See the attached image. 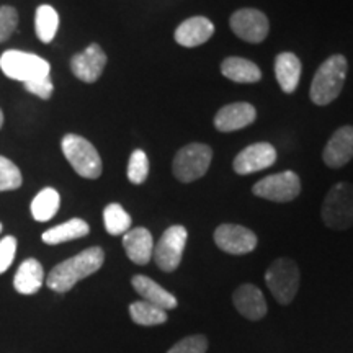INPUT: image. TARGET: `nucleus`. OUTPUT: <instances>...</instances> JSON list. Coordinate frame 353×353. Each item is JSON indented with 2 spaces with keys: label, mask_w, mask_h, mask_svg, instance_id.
<instances>
[{
  "label": "nucleus",
  "mask_w": 353,
  "mask_h": 353,
  "mask_svg": "<svg viewBox=\"0 0 353 353\" xmlns=\"http://www.w3.org/2000/svg\"><path fill=\"white\" fill-rule=\"evenodd\" d=\"M21 183H23V179H21L19 167L7 157L0 156V192L17 190L21 187Z\"/></svg>",
  "instance_id": "c85d7f7f"
},
{
  "label": "nucleus",
  "mask_w": 353,
  "mask_h": 353,
  "mask_svg": "<svg viewBox=\"0 0 353 353\" xmlns=\"http://www.w3.org/2000/svg\"><path fill=\"white\" fill-rule=\"evenodd\" d=\"M353 159V126L339 128L330 136L322 152V161L330 169H342Z\"/></svg>",
  "instance_id": "4468645a"
},
{
  "label": "nucleus",
  "mask_w": 353,
  "mask_h": 353,
  "mask_svg": "<svg viewBox=\"0 0 353 353\" xmlns=\"http://www.w3.org/2000/svg\"><path fill=\"white\" fill-rule=\"evenodd\" d=\"M64 157L82 179L95 180L101 175L103 164L95 145L79 134H65L61 143Z\"/></svg>",
  "instance_id": "20e7f679"
},
{
  "label": "nucleus",
  "mask_w": 353,
  "mask_h": 353,
  "mask_svg": "<svg viewBox=\"0 0 353 353\" xmlns=\"http://www.w3.org/2000/svg\"><path fill=\"white\" fill-rule=\"evenodd\" d=\"M188 241V231L180 224L165 229L157 244H154L152 259L162 272H175L182 262L185 245Z\"/></svg>",
  "instance_id": "6e6552de"
},
{
  "label": "nucleus",
  "mask_w": 353,
  "mask_h": 353,
  "mask_svg": "<svg viewBox=\"0 0 353 353\" xmlns=\"http://www.w3.org/2000/svg\"><path fill=\"white\" fill-rule=\"evenodd\" d=\"M17 239L13 236H6L0 241V275L6 273L15 259Z\"/></svg>",
  "instance_id": "2f4dec72"
},
{
  "label": "nucleus",
  "mask_w": 353,
  "mask_h": 353,
  "mask_svg": "<svg viewBox=\"0 0 353 353\" xmlns=\"http://www.w3.org/2000/svg\"><path fill=\"white\" fill-rule=\"evenodd\" d=\"M252 193L268 201L288 203L298 198L301 193V180L293 170H286L259 180L252 187Z\"/></svg>",
  "instance_id": "1a4fd4ad"
},
{
  "label": "nucleus",
  "mask_w": 353,
  "mask_h": 353,
  "mask_svg": "<svg viewBox=\"0 0 353 353\" xmlns=\"http://www.w3.org/2000/svg\"><path fill=\"white\" fill-rule=\"evenodd\" d=\"M149 175V159L145 156L144 151L136 149L131 154L130 162H128V179L131 183L141 185L145 182Z\"/></svg>",
  "instance_id": "cd10ccee"
},
{
  "label": "nucleus",
  "mask_w": 353,
  "mask_h": 353,
  "mask_svg": "<svg viewBox=\"0 0 353 353\" xmlns=\"http://www.w3.org/2000/svg\"><path fill=\"white\" fill-rule=\"evenodd\" d=\"M25 88L30 92V94L37 95L43 100H48V99H51L52 90H54V85H52L50 77H44V79H39V81L26 82Z\"/></svg>",
  "instance_id": "473e14b6"
},
{
  "label": "nucleus",
  "mask_w": 353,
  "mask_h": 353,
  "mask_svg": "<svg viewBox=\"0 0 353 353\" xmlns=\"http://www.w3.org/2000/svg\"><path fill=\"white\" fill-rule=\"evenodd\" d=\"M0 69L8 79L23 83L50 77L51 72V65L46 59L32 52L15 50L6 51L0 56Z\"/></svg>",
  "instance_id": "39448f33"
},
{
  "label": "nucleus",
  "mask_w": 353,
  "mask_h": 353,
  "mask_svg": "<svg viewBox=\"0 0 353 353\" xmlns=\"http://www.w3.org/2000/svg\"><path fill=\"white\" fill-rule=\"evenodd\" d=\"M61 205V196L54 188H44L32 201V214L39 223L54 218Z\"/></svg>",
  "instance_id": "b1692460"
},
{
  "label": "nucleus",
  "mask_w": 353,
  "mask_h": 353,
  "mask_svg": "<svg viewBox=\"0 0 353 353\" xmlns=\"http://www.w3.org/2000/svg\"><path fill=\"white\" fill-rule=\"evenodd\" d=\"M105 262V252L101 247H88L81 254L74 255L52 268L46 278L48 288L56 293H68L83 278L94 275Z\"/></svg>",
  "instance_id": "f257e3e1"
},
{
  "label": "nucleus",
  "mask_w": 353,
  "mask_h": 353,
  "mask_svg": "<svg viewBox=\"0 0 353 353\" xmlns=\"http://www.w3.org/2000/svg\"><path fill=\"white\" fill-rule=\"evenodd\" d=\"M221 74L237 83H255L262 79V70L255 63L244 57H228L221 64Z\"/></svg>",
  "instance_id": "412c9836"
},
{
  "label": "nucleus",
  "mask_w": 353,
  "mask_h": 353,
  "mask_svg": "<svg viewBox=\"0 0 353 353\" xmlns=\"http://www.w3.org/2000/svg\"><path fill=\"white\" fill-rule=\"evenodd\" d=\"M105 229L112 236H121L131 229V216L118 203H112L103 211Z\"/></svg>",
  "instance_id": "bb28decb"
},
{
  "label": "nucleus",
  "mask_w": 353,
  "mask_h": 353,
  "mask_svg": "<svg viewBox=\"0 0 353 353\" xmlns=\"http://www.w3.org/2000/svg\"><path fill=\"white\" fill-rule=\"evenodd\" d=\"M213 161V149L208 144L192 143L175 154L172 172L182 183H192L206 174Z\"/></svg>",
  "instance_id": "423d86ee"
},
{
  "label": "nucleus",
  "mask_w": 353,
  "mask_h": 353,
  "mask_svg": "<svg viewBox=\"0 0 353 353\" xmlns=\"http://www.w3.org/2000/svg\"><path fill=\"white\" fill-rule=\"evenodd\" d=\"M299 268L294 260L291 259H276L273 260L268 270L265 272V283L278 303L290 304L296 296L299 290Z\"/></svg>",
  "instance_id": "0eeeda50"
},
{
  "label": "nucleus",
  "mask_w": 353,
  "mask_h": 353,
  "mask_svg": "<svg viewBox=\"0 0 353 353\" xmlns=\"http://www.w3.org/2000/svg\"><path fill=\"white\" fill-rule=\"evenodd\" d=\"M276 161V149L270 143H255L247 145L237 154L232 169L239 175H249L272 167Z\"/></svg>",
  "instance_id": "f8f14e48"
},
{
  "label": "nucleus",
  "mask_w": 353,
  "mask_h": 353,
  "mask_svg": "<svg viewBox=\"0 0 353 353\" xmlns=\"http://www.w3.org/2000/svg\"><path fill=\"white\" fill-rule=\"evenodd\" d=\"M214 242L223 252L244 255L254 252L257 247V236L239 224H221L214 231Z\"/></svg>",
  "instance_id": "9b49d317"
},
{
  "label": "nucleus",
  "mask_w": 353,
  "mask_h": 353,
  "mask_svg": "<svg viewBox=\"0 0 353 353\" xmlns=\"http://www.w3.org/2000/svg\"><path fill=\"white\" fill-rule=\"evenodd\" d=\"M132 288L138 291V294L143 298V301H148L154 304V306L164 309V311H170V309L176 307V298L170 291L162 288L161 285L156 283L152 278L144 275H136L131 280Z\"/></svg>",
  "instance_id": "6ab92c4d"
},
{
  "label": "nucleus",
  "mask_w": 353,
  "mask_h": 353,
  "mask_svg": "<svg viewBox=\"0 0 353 353\" xmlns=\"http://www.w3.org/2000/svg\"><path fill=\"white\" fill-rule=\"evenodd\" d=\"M232 303L239 314L249 321H259L267 314V301H265L262 291L255 285H241L234 291Z\"/></svg>",
  "instance_id": "dca6fc26"
},
{
  "label": "nucleus",
  "mask_w": 353,
  "mask_h": 353,
  "mask_svg": "<svg viewBox=\"0 0 353 353\" xmlns=\"http://www.w3.org/2000/svg\"><path fill=\"white\" fill-rule=\"evenodd\" d=\"M232 33L247 43H262L270 32L267 15L257 8H241L234 12L229 20Z\"/></svg>",
  "instance_id": "9d476101"
},
{
  "label": "nucleus",
  "mask_w": 353,
  "mask_h": 353,
  "mask_svg": "<svg viewBox=\"0 0 353 353\" xmlns=\"http://www.w3.org/2000/svg\"><path fill=\"white\" fill-rule=\"evenodd\" d=\"M348 72L347 57L342 54H334L327 57L316 70L314 79H312L311 88H309V97L312 103L325 107L337 100L342 94L343 85Z\"/></svg>",
  "instance_id": "f03ea898"
},
{
  "label": "nucleus",
  "mask_w": 353,
  "mask_h": 353,
  "mask_svg": "<svg viewBox=\"0 0 353 353\" xmlns=\"http://www.w3.org/2000/svg\"><path fill=\"white\" fill-rule=\"evenodd\" d=\"M130 316L138 325H161L167 321V311L148 301H136L130 306Z\"/></svg>",
  "instance_id": "a878e982"
},
{
  "label": "nucleus",
  "mask_w": 353,
  "mask_h": 353,
  "mask_svg": "<svg viewBox=\"0 0 353 353\" xmlns=\"http://www.w3.org/2000/svg\"><path fill=\"white\" fill-rule=\"evenodd\" d=\"M19 25V13L10 6L0 7V43L7 41Z\"/></svg>",
  "instance_id": "7c9ffc66"
},
{
  "label": "nucleus",
  "mask_w": 353,
  "mask_h": 353,
  "mask_svg": "<svg viewBox=\"0 0 353 353\" xmlns=\"http://www.w3.org/2000/svg\"><path fill=\"white\" fill-rule=\"evenodd\" d=\"M213 34V21L206 17H192L176 26L175 41L183 48H196L200 44H205Z\"/></svg>",
  "instance_id": "f3484780"
},
{
  "label": "nucleus",
  "mask_w": 353,
  "mask_h": 353,
  "mask_svg": "<svg viewBox=\"0 0 353 353\" xmlns=\"http://www.w3.org/2000/svg\"><path fill=\"white\" fill-rule=\"evenodd\" d=\"M257 118V110L247 101L229 103L216 113L214 128L221 132H232L252 125Z\"/></svg>",
  "instance_id": "2eb2a0df"
},
{
  "label": "nucleus",
  "mask_w": 353,
  "mask_h": 353,
  "mask_svg": "<svg viewBox=\"0 0 353 353\" xmlns=\"http://www.w3.org/2000/svg\"><path fill=\"white\" fill-rule=\"evenodd\" d=\"M206 350H208V339L205 335L196 334L188 335V337L176 342L167 353H206Z\"/></svg>",
  "instance_id": "c756f323"
},
{
  "label": "nucleus",
  "mask_w": 353,
  "mask_h": 353,
  "mask_svg": "<svg viewBox=\"0 0 353 353\" xmlns=\"http://www.w3.org/2000/svg\"><path fill=\"white\" fill-rule=\"evenodd\" d=\"M90 232V226L83 219L74 218L68 221V223L59 224V226L48 229L46 232H43V242L50 245L63 244V242H69L74 239H81L85 237Z\"/></svg>",
  "instance_id": "5701e85b"
},
{
  "label": "nucleus",
  "mask_w": 353,
  "mask_h": 353,
  "mask_svg": "<svg viewBox=\"0 0 353 353\" xmlns=\"http://www.w3.org/2000/svg\"><path fill=\"white\" fill-rule=\"evenodd\" d=\"M44 270L43 265L34 259L25 260L20 265L17 275L13 278V286L21 294H34L43 286Z\"/></svg>",
  "instance_id": "4be33fe9"
},
{
  "label": "nucleus",
  "mask_w": 353,
  "mask_h": 353,
  "mask_svg": "<svg viewBox=\"0 0 353 353\" xmlns=\"http://www.w3.org/2000/svg\"><path fill=\"white\" fill-rule=\"evenodd\" d=\"M34 26L38 38L46 44L51 43L59 28V15L51 6H39L34 15Z\"/></svg>",
  "instance_id": "393cba45"
},
{
  "label": "nucleus",
  "mask_w": 353,
  "mask_h": 353,
  "mask_svg": "<svg viewBox=\"0 0 353 353\" xmlns=\"http://www.w3.org/2000/svg\"><path fill=\"white\" fill-rule=\"evenodd\" d=\"M2 125H3V113L2 110H0V128H2Z\"/></svg>",
  "instance_id": "72a5a7b5"
},
{
  "label": "nucleus",
  "mask_w": 353,
  "mask_h": 353,
  "mask_svg": "<svg viewBox=\"0 0 353 353\" xmlns=\"http://www.w3.org/2000/svg\"><path fill=\"white\" fill-rule=\"evenodd\" d=\"M107 54L99 44H90L83 52L72 56L70 59V70L79 81L85 83H94L100 79L107 65Z\"/></svg>",
  "instance_id": "ddd939ff"
},
{
  "label": "nucleus",
  "mask_w": 353,
  "mask_h": 353,
  "mask_svg": "<svg viewBox=\"0 0 353 353\" xmlns=\"http://www.w3.org/2000/svg\"><path fill=\"white\" fill-rule=\"evenodd\" d=\"M123 247L128 259L136 265H148L152 260L154 239L145 228H134L123 234Z\"/></svg>",
  "instance_id": "a211bd4d"
},
{
  "label": "nucleus",
  "mask_w": 353,
  "mask_h": 353,
  "mask_svg": "<svg viewBox=\"0 0 353 353\" xmlns=\"http://www.w3.org/2000/svg\"><path fill=\"white\" fill-rule=\"evenodd\" d=\"M0 232H2V224H0Z\"/></svg>",
  "instance_id": "f704fd0d"
},
{
  "label": "nucleus",
  "mask_w": 353,
  "mask_h": 353,
  "mask_svg": "<svg viewBox=\"0 0 353 353\" xmlns=\"http://www.w3.org/2000/svg\"><path fill=\"white\" fill-rule=\"evenodd\" d=\"M321 216L325 226L334 231L353 228V185L348 182L335 183L322 203Z\"/></svg>",
  "instance_id": "7ed1b4c3"
},
{
  "label": "nucleus",
  "mask_w": 353,
  "mask_h": 353,
  "mask_svg": "<svg viewBox=\"0 0 353 353\" xmlns=\"http://www.w3.org/2000/svg\"><path fill=\"white\" fill-rule=\"evenodd\" d=\"M301 61L293 52H281L275 59V77L285 94H293L301 79Z\"/></svg>",
  "instance_id": "aec40b11"
}]
</instances>
